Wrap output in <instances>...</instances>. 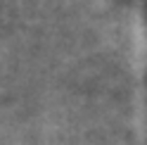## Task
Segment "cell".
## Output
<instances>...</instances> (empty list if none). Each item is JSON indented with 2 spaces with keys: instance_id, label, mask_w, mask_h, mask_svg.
<instances>
[{
  "instance_id": "6da1fadb",
  "label": "cell",
  "mask_w": 147,
  "mask_h": 145,
  "mask_svg": "<svg viewBox=\"0 0 147 145\" xmlns=\"http://www.w3.org/2000/svg\"><path fill=\"white\" fill-rule=\"evenodd\" d=\"M145 95H147V0H145Z\"/></svg>"
}]
</instances>
